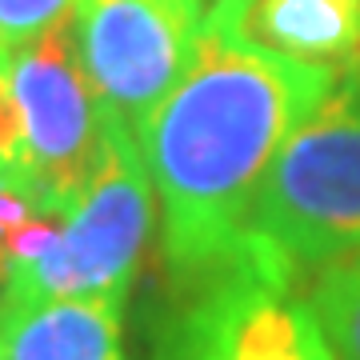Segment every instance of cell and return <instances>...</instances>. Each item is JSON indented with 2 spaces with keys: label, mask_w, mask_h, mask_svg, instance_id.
I'll list each match as a JSON object with an SVG mask.
<instances>
[{
  "label": "cell",
  "mask_w": 360,
  "mask_h": 360,
  "mask_svg": "<svg viewBox=\"0 0 360 360\" xmlns=\"http://www.w3.org/2000/svg\"><path fill=\"white\" fill-rule=\"evenodd\" d=\"M336 77L340 65L296 60L236 32L200 28L184 77L141 132L172 292L240 257L272 156Z\"/></svg>",
  "instance_id": "obj_1"
},
{
  "label": "cell",
  "mask_w": 360,
  "mask_h": 360,
  "mask_svg": "<svg viewBox=\"0 0 360 360\" xmlns=\"http://www.w3.org/2000/svg\"><path fill=\"white\" fill-rule=\"evenodd\" d=\"M153 200L156 193L141 141L112 112L104 160L72 208L65 217L40 212L8 240V284L0 312L68 296L129 304L132 281L153 236Z\"/></svg>",
  "instance_id": "obj_2"
},
{
  "label": "cell",
  "mask_w": 360,
  "mask_h": 360,
  "mask_svg": "<svg viewBox=\"0 0 360 360\" xmlns=\"http://www.w3.org/2000/svg\"><path fill=\"white\" fill-rule=\"evenodd\" d=\"M248 240L296 281L360 252V56L276 148L260 180Z\"/></svg>",
  "instance_id": "obj_3"
},
{
  "label": "cell",
  "mask_w": 360,
  "mask_h": 360,
  "mask_svg": "<svg viewBox=\"0 0 360 360\" xmlns=\"http://www.w3.org/2000/svg\"><path fill=\"white\" fill-rule=\"evenodd\" d=\"M148 360H336L309 288L257 240L208 281L172 292Z\"/></svg>",
  "instance_id": "obj_4"
},
{
  "label": "cell",
  "mask_w": 360,
  "mask_h": 360,
  "mask_svg": "<svg viewBox=\"0 0 360 360\" xmlns=\"http://www.w3.org/2000/svg\"><path fill=\"white\" fill-rule=\"evenodd\" d=\"M25 141V176L44 212L65 217L104 160L108 116L80 68L72 16L44 37L0 49Z\"/></svg>",
  "instance_id": "obj_5"
},
{
  "label": "cell",
  "mask_w": 360,
  "mask_h": 360,
  "mask_svg": "<svg viewBox=\"0 0 360 360\" xmlns=\"http://www.w3.org/2000/svg\"><path fill=\"white\" fill-rule=\"evenodd\" d=\"M196 0H72V44L104 108L141 141L200 37Z\"/></svg>",
  "instance_id": "obj_6"
},
{
  "label": "cell",
  "mask_w": 360,
  "mask_h": 360,
  "mask_svg": "<svg viewBox=\"0 0 360 360\" xmlns=\"http://www.w3.org/2000/svg\"><path fill=\"white\" fill-rule=\"evenodd\" d=\"M4 360H129L124 304L116 300H37L0 312Z\"/></svg>",
  "instance_id": "obj_7"
},
{
  "label": "cell",
  "mask_w": 360,
  "mask_h": 360,
  "mask_svg": "<svg viewBox=\"0 0 360 360\" xmlns=\"http://www.w3.org/2000/svg\"><path fill=\"white\" fill-rule=\"evenodd\" d=\"M240 37L316 65L360 56V0H252Z\"/></svg>",
  "instance_id": "obj_8"
},
{
  "label": "cell",
  "mask_w": 360,
  "mask_h": 360,
  "mask_svg": "<svg viewBox=\"0 0 360 360\" xmlns=\"http://www.w3.org/2000/svg\"><path fill=\"white\" fill-rule=\"evenodd\" d=\"M309 304L336 360H360V252L321 269L309 281Z\"/></svg>",
  "instance_id": "obj_9"
},
{
  "label": "cell",
  "mask_w": 360,
  "mask_h": 360,
  "mask_svg": "<svg viewBox=\"0 0 360 360\" xmlns=\"http://www.w3.org/2000/svg\"><path fill=\"white\" fill-rule=\"evenodd\" d=\"M72 16V0H0V49L44 37Z\"/></svg>",
  "instance_id": "obj_10"
},
{
  "label": "cell",
  "mask_w": 360,
  "mask_h": 360,
  "mask_svg": "<svg viewBox=\"0 0 360 360\" xmlns=\"http://www.w3.org/2000/svg\"><path fill=\"white\" fill-rule=\"evenodd\" d=\"M40 212H44V205L37 200L32 184H28L25 176L0 168V248H8V240H13L25 224H32Z\"/></svg>",
  "instance_id": "obj_11"
},
{
  "label": "cell",
  "mask_w": 360,
  "mask_h": 360,
  "mask_svg": "<svg viewBox=\"0 0 360 360\" xmlns=\"http://www.w3.org/2000/svg\"><path fill=\"white\" fill-rule=\"evenodd\" d=\"M0 168L25 176V141H20V112L13 101V84L4 72V56H0ZM28 180V176H25Z\"/></svg>",
  "instance_id": "obj_12"
},
{
  "label": "cell",
  "mask_w": 360,
  "mask_h": 360,
  "mask_svg": "<svg viewBox=\"0 0 360 360\" xmlns=\"http://www.w3.org/2000/svg\"><path fill=\"white\" fill-rule=\"evenodd\" d=\"M200 8V25L217 28V32H236L240 37V20L252 8V0H196Z\"/></svg>",
  "instance_id": "obj_13"
},
{
  "label": "cell",
  "mask_w": 360,
  "mask_h": 360,
  "mask_svg": "<svg viewBox=\"0 0 360 360\" xmlns=\"http://www.w3.org/2000/svg\"><path fill=\"white\" fill-rule=\"evenodd\" d=\"M4 284H8V260H4V248H0V300H4Z\"/></svg>",
  "instance_id": "obj_14"
},
{
  "label": "cell",
  "mask_w": 360,
  "mask_h": 360,
  "mask_svg": "<svg viewBox=\"0 0 360 360\" xmlns=\"http://www.w3.org/2000/svg\"><path fill=\"white\" fill-rule=\"evenodd\" d=\"M0 360H4V345H0Z\"/></svg>",
  "instance_id": "obj_15"
}]
</instances>
